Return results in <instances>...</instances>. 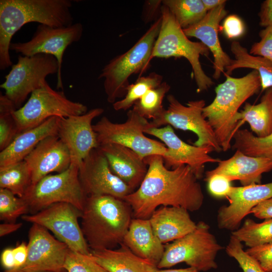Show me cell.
<instances>
[{
	"label": "cell",
	"instance_id": "50",
	"mask_svg": "<svg viewBox=\"0 0 272 272\" xmlns=\"http://www.w3.org/2000/svg\"><path fill=\"white\" fill-rule=\"evenodd\" d=\"M202 2L208 11L225 5L226 3L225 0H202Z\"/></svg>",
	"mask_w": 272,
	"mask_h": 272
},
{
	"label": "cell",
	"instance_id": "6",
	"mask_svg": "<svg viewBox=\"0 0 272 272\" xmlns=\"http://www.w3.org/2000/svg\"><path fill=\"white\" fill-rule=\"evenodd\" d=\"M160 32L153 46L149 62L154 57H184L190 64L197 85V92L207 90L214 82L204 72L200 55L208 56L210 50L202 42L190 40L167 7L162 4Z\"/></svg>",
	"mask_w": 272,
	"mask_h": 272
},
{
	"label": "cell",
	"instance_id": "48",
	"mask_svg": "<svg viewBox=\"0 0 272 272\" xmlns=\"http://www.w3.org/2000/svg\"><path fill=\"white\" fill-rule=\"evenodd\" d=\"M1 260L3 266L6 269L15 268V259L13 248H6L4 249L1 253Z\"/></svg>",
	"mask_w": 272,
	"mask_h": 272
},
{
	"label": "cell",
	"instance_id": "29",
	"mask_svg": "<svg viewBox=\"0 0 272 272\" xmlns=\"http://www.w3.org/2000/svg\"><path fill=\"white\" fill-rule=\"evenodd\" d=\"M230 48L235 59L225 69L226 75H230L239 68L251 69L259 74L262 91L272 88V62L263 57L250 54L238 41H233Z\"/></svg>",
	"mask_w": 272,
	"mask_h": 272
},
{
	"label": "cell",
	"instance_id": "2",
	"mask_svg": "<svg viewBox=\"0 0 272 272\" xmlns=\"http://www.w3.org/2000/svg\"><path fill=\"white\" fill-rule=\"evenodd\" d=\"M70 0H1L0 69L12 65L10 46L15 34L25 24L37 22L54 27L73 24Z\"/></svg>",
	"mask_w": 272,
	"mask_h": 272
},
{
	"label": "cell",
	"instance_id": "51",
	"mask_svg": "<svg viewBox=\"0 0 272 272\" xmlns=\"http://www.w3.org/2000/svg\"><path fill=\"white\" fill-rule=\"evenodd\" d=\"M154 272H200L196 269L188 267L183 268H175V269H159L157 268Z\"/></svg>",
	"mask_w": 272,
	"mask_h": 272
},
{
	"label": "cell",
	"instance_id": "7",
	"mask_svg": "<svg viewBox=\"0 0 272 272\" xmlns=\"http://www.w3.org/2000/svg\"><path fill=\"white\" fill-rule=\"evenodd\" d=\"M223 248L211 232L209 225L200 221L193 231L165 245L163 255L157 267L166 268L185 263L199 271L216 269V258Z\"/></svg>",
	"mask_w": 272,
	"mask_h": 272
},
{
	"label": "cell",
	"instance_id": "30",
	"mask_svg": "<svg viewBox=\"0 0 272 272\" xmlns=\"http://www.w3.org/2000/svg\"><path fill=\"white\" fill-rule=\"evenodd\" d=\"M232 148L252 157H263L272 162V132L261 138L247 129H238L234 134Z\"/></svg>",
	"mask_w": 272,
	"mask_h": 272
},
{
	"label": "cell",
	"instance_id": "1",
	"mask_svg": "<svg viewBox=\"0 0 272 272\" xmlns=\"http://www.w3.org/2000/svg\"><path fill=\"white\" fill-rule=\"evenodd\" d=\"M147 173L140 186L123 198L130 206L134 218L149 219L159 207L199 210L204 201L201 186L188 165L167 168L162 156L144 159Z\"/></svg>",
	"mask_w": 272,
	"mask_h": 272
},
{
	"label": "cell",
	"instance_id": "24",
	"mask_svg": "<svg viewBox=\"0 0 272 272\" xmlns=\"http://www.w3.org/2000/svg\"><path fill=\"white\" fill-rule=\"evenodd\" d=\"M149 219L154 233L163 244L183 237L196 226L189 211L180 207H160Z\"/></svg>",
	"mask_w": 272,
	"mask_h": 272
},
{
	"label": "cell",
	"instance_id": "13",
	"mask_svg": "<svg viewBox=\"0 0 272 272\" xmlns=\"http://www.w3.org/2000/svg\"><path fill=\"white\" fill-rule=\"evenodd\" d=\"M83 33V26L79 22L60 27L39 24L30 40L23 42H12L10 51L23 56L39 53L53 55L58 64L56 87L58 90H63L61 67L64 52L70 45L81 39Z\"/></svg>",
	"mask_w": 272,
	"mask_h": 272
},
{
	"label": "cell",
	"instance_id": "53",
	"mask_svg": "<svg viewBox=\"0 0 272 272\" xmlns=\"http://www.w3.org/2000/svg\"><path fill=\"white\" fill-rule=\"evenodd\" d=\"M272 272V271H271Z\"/></svg>",
	"mask_w": 272,
	"mask_h": 272
},
{
	"label": "cell",
	"instance_id": "26",
	"mask_svg": "<svg viewBox=\"0 0 272 272\" xmlns=\"http://www.w3.org/2000/svg\"><path fill=\"white\" fill-rule=\"evenodd\" d=\"M122 243L134 254L156 266L165 250V245L154 233L149 219L132 218Z\"/></svg>",
	"mask_w": 272,
	"mask_h": 272
},
{
	"label": "cell",
	"instance_id": "37",
	"mask_svg": "<svg viewBox=\"0 0 272 272\" xmlns=\"http://www.w3.org/2000/svg\"><path fill=\"white\" fill-rule=\"evenodd\" d=\"M29 213L26 200L11 191L0 188V219L7 223H15L18 218Z\"/></svg>",
	"mask_w": 272,
	"mask_h": 272
},
{
	"label": "cell",
	"instance_id": "46",
	"mask_svg": "<svg viewBox=\"0 0 272 272\" xmlns=\"http://www.w3.org/2000/svg\"><path fill=\"white\" fill-rule=\"evenodd\" d=\"M258 16L261 27L272 26V0H265L261 4Z\"/></svg>",
	"mask_w": 272,
	"mask_h": 272
},
{
	"label": "cell",
	"instance_id": "9",
	"mask_svg": "<svg viewBox=\"0 0 272 272\" xmlns=\"http://www.w3.org/2000/svg\"><path fill=\"white\" fill-rule=\"evenodd\" d=\"M79 165L71 163L65 171L46 175L31 186L22 197L30 214L59 202L71 204L82 211L87 196L79 179Z\"/></svg>",
	"mask_w": 272,
	"mask_h": 272
},
{
	"label": "cell",
	"instance_id": "27",
	"mask_svg": "<svg viewBox=\"0 0 272 272\" xmlns=\"http://www.w3.org/2000/svg\"><path fill=\"white\" fill-rule=\"evenodd\" d=\"M117 249L91 251V257L108 272H154L157 266L122 243Z\"/></svg>",
	"mask_w": 272,
	"mask_h": 272
},
{
	"label": "cell",
	"instance_id": "12",
	"mask_svg": "<svg viewBox=\"0 0 272 272\" xmlns=\"http://www.w3.org/2000/svg\"><path fill=\"white\" fill-rule=\"evenodd\" d=\"M167 98L168 109H164L157 118L150 122V128L169 125L177 129L189 130L197 137L194 146L211 147L216 152L222 151L213 128L203 115L205 100L190 101L184 106L172 94Z\"/></svg>",
	"mask_w": 272,
	"mask_h": 272
},
{
	"label": "cell",
	"instance_id": "15",
	"mask_svg": "<svg viewBox=\"0 0 272 272\" xmlns=\"http://www.w3.org/2000/svg\"><path fill=\"white\" fill-rule=\"evenodd\" d=\"M28 256L20 268L26 272H65L64 264L70 249L43 227L32 224L28 234Z\"/></svg>",
	"mask_w": 272,
	"mask_h": 272
},
{
	"label": "cell",
	"instance_id": "8",
	"mask_svg": "<svg viewBox=\"0 0 272 272\" xmlns=\"http://www.w3.org/2000/svg\"><path fill=\"white\" fill-rule=\"evenodd\" d=\"M87 109L83 103L67 98L63 91L53 90L46 82L33 91L26 103L13 115L20 134L52 117L80 115L86 113Z\"/></svg>",
	"mask_w": 272,
	"mask_h": 272
},
{
	"label": "cell",
	"instance_id": "35",
	"mask_svg": "<svg viewBox=\"0 0 272 272\" xmlns=\"http://www.w3.org/2000/svg\"><path fill=\"white\" fill-rule=\"evenodd\" d=\"M170 89V86L167 82H163L158 87L149 90L138 100L132 109L147 119L157 118L164 109L162 102Z\"/></svg>",
	"mask_w": 272,
	"mask_h": 272
},
{
	"label": "cell",
	"instance_id": "42",
	"mask_svg": "<svg viewBox=\"0 0 272 272\" xmlns=\"http://www.w3.org/2000/svg\"><path fill=\"white\" fill-rule=\"evenodd\" d=\"M246 251L265 271H272V243L248 248Z\"/></svg>",
	"mask_w": 272,
	"mask_h": 272
},
{
	"label": "cell",
	"instance_id": "32",
	"mask_svg": "<svg viewBox=\"0 0 272 272\" xmlns=\"http://www.w3.org/2000/svg\"><path fill=\"white\" fill-rule=\"evenodd\" d=\"M31 185L30 171L24 160L0 168V188L23 197Z\"/></svg>",
	"mask_w": 272,
	"mask_h": 272
},
{
	"label": "cell",
	"instance_id": "23",
	"mask_svg": "<svg viewBox=\"0 0 272 272\" xmlns=\"http://www.w3.org/2000/svg\"><path fill=\"white\" fill-rule=\"evenodd\" d=\"M98 148L111 171L134 191L138 188L148 171L144 159L132 150L117 144L103 145Z\"/></svg>",
	"mask_w": 272,
	"mask_h": 272
},
{
	"label": "cell",
	"instance_id": "14",
	"mask_svg": "<svg viewBox=\"0 0 272 272\" xmlns=\"http://www.w3.org/2000/svg\"><path fill=\"white\" fill-rule=\"evenodd\" d=\"M81 216L82 211L73 205L59 202L21 217L26 222L39 225L51 231L71 250L90 255L91 250L78 222Z\"/></svg>",
	"mask_w": 272,
	"mask_h": 272
},
{
	"label": "cell",
	"instance_id": "21",
	"mask_svg": "<svg viewBox=\"0 0 272 272\" xmlns=\"http://www.w3.org/2000/svg\"><path fill=\"white\" fill-rule=\"evenodd\" d=\"M227 14L225 5L220 6L208 11L198 23L183 29L187 37L199 39L212 53L214 70L213 77L216 80L220 78L222 73L232 60L223 49L219 38L220 23Z\"/></svg>",
	"mask_w": 272,
	"mask_h": 272
},
{
	"label": "cell",
	"instance_id": "16",
	"mask_svg": "<svg viewBox=\"0 0 272 272\" xmlns=\"http://www.w3.org/2000/svg\"><path fill=\"white\" fill-rule=\"evenodd\" d=\"M79 177L87 196L107 195L123 199L134 191L111 171L98 148L93 149L81 162Z\"/></svg>",
	"mask_w": 272,
	"mask_h": 272
},
{
	"label": "cell",
	"instance_id": "10",
	"mask_svg": "<svg viewBox=\"0 0 272 272\" xmlns=\"http://www.w3.org/2000/svg\"><path fill=\"white\" fill-rule=\"evenodd\" d=\"M127 120L124 123H114L103 116L93 125L99 146L108 144H119L132 150L143 159L154 155L163 156L167 149L165 145L144 134L146 130L150 128V122L133 109L127 112Z\"/></svg>",
	"mask_w": 272,
	"mask_h": 272
},
{
	"label": "cell",
	"instance_id": "45",
	"mask_svg": "<svg viewBox=\"0 0 272 272\" xmlns=\"http://www.w3.org/2000/svg\"><path fill=\"white\" fill-rule=\"evenodd\" d=\"M250 214L260 219L272 218V197L259 203L251 210Z\"/></svg>",
	"mask_w": 272,
	"mask_h": 272
},
{
	"label": "cell",
	"instance_id": "22",
	"mask_svg": "<svg viewBox=\"0 0 272 272\" xmlns=\"http://www.w3.org/2000/svg\"><path fill=\"white\" fill-rule=\"evenodd\" d=\"M218 164L214 169L206 172L205 178L221 174L231 181L238 180L242 186H246L260 184L262 174L272 170V162L269 159L247 156L238 150L231 158Z\"/></svg>",
	"mask_w": 272,
	"mask_h": 272
},
{
	"label": "cell",
	"instance_id": "17",
	"mask_svg": "<svg viewBox=\"0 0 272 272\" xmlns=\"http://www.w3.org/2000/svg\"><path fill=\"white\" fill-rule=\"evenodd\" d=\"M145 133L155 136L162 141L167 148L162 156L165 166L174 169L188 165L198 179L203 177L205 165L208 163H219L220 159L210 156L214 151L211 147H197L189 145L181 140L171 126L149 128Z\"/></svg>",
	"mask_w": 272,
	"mask_h": 272
},
{
	"label": "cell",
	"instance_id": "39",
	"mask_svg": "<svg viewBox=\"0 0 272 272\" xmlns=\"http://www.w3.org/2000/svg\"><path fill=\"white\" fill-rule=\"evenodd\" d=\"M65 272H108L90 255L69 250L64 264Z\"/></svg>",
	"mask_w": 272,
	"mask_h": 272
},
{
	"label": "cell",
	"instance_id": "11",
	"mask_svg": "<svg viewBox=\"0 0 272 272\" xmlns=\"http://www.w3.org/2000/svg\"><path fill=\"white\" fill-rule=\"evenodd\" d=\"M58 64L52 55L39 53L32 56L19 55L0 87L5 95L20 108L28 96L40 88L46 78L58 73Z\"/></svg>",
	"mask_w": 272,
	"mask_h": 272
},
{
	"label": "cell",
	"instance_id": "28",
	"mask_svg": "<svg viewBox=\"0 0 272 272\" xmlns=\"http://www.w3.org/2000/svg\"><path fill=\"white\" fill-rule=\"evenodd\" d=\"M239 128L247 122L251 131L258 137H265L272 132V88L265 90L260 102L252 105L246 102L238 115Z\"/></svg>",
	"mask_w": 272,
	"mask_h": 272
},
{
	"label": "cell",
	"instance_id": "44",
	"mask_svg": "<svg viewBox=\"0 0 272 272\" xmlns=\"http://www.w3.org/2000/svg\"><path fill=\"white\" fill-rule=\"evenodd\" d=\"M162 1H146L144 3L142 12V19L145 23L155 21L159 13L161 14Z\"/></svg>",
	"mask_w": 272,
	"mask_h": 272
},
{
	"label": "cell",
	"instance_id": "43",
	"mask_svg": "<svg viewBox=\"0 0 272 272\" xmlns=\"http://www.w3.org/2000/svg\"><path fill=\"white\" fill-rule=\"evenodd\" d=\"M222 29L229 39L241 36L245 31V26L240 18L236 15H231L224 20Z\"/></svg>",
	"mask_w": 272,
	"mask_h": 272
},
{
	"label": "cell",
	"instance_id": "41",
	"mask_svg": "<svg viewBox=\"0 0 272 272\" xmlns=\"http://www.w3.org/2000/svg\"><path fill=\"white\" fill-rule=\"evenodd\" d=\"M210 193L216 197H226L231 187V181L224 175L215 174L205 178Z\"/></svg>",
	"mask_w": 272,
	"mask_h": 272
},
{
	"label": "cell",
	"instance_id": "49",
	"mask_svg": "<svg viewBox=\"0 0 272 272\" xmlns=\"http://www.w3.org/2000/svg\"><path fill=\"white\" fill-rule=\"evenodd\" d=\"M22 223H7L0 225V236L1 237L17 231L22 226Z\"/></svg>",
	"mask_w": 272,
	"mask_h": 272
},
{
	"label": "cell",
	"instance_id": "3",
	"mask_svg": "<svg viewBox=\"0 0 272 272\" xmlns=\"http://www.w3.org/2000/svg\"><path fill=\"white\" fill-rule=\"evenodd\" d=\"M132 216L130 206L123 199L107 195L87 196L81 227L91 251L120 245Z\"/></svg>",
	"mask_w": 272,
	"mask_h": 272
},
{
	"label": "cell",
	"instance_id": "38",
	"mask_svg": "<svg viewBox=\"0 0 272 272\" xmlns=\"http://www.w3.org/2000/svg\"><path fill=\"white\" fill-rule=\"evenodd\" d=\"M227 254L238 263L243 272H266L243 249L242 243L231 235L225 247Z\"/></svg>",
	"mask_w": 272,
	"mask_h": 272
},
{
	"label": "cell",
	"instance_id": "33",
	"mask_svg": "<svg viewBox=\"0 0 272 272\" xmlns=\"http://www.w3.org/2000/svg\"><path fill=\"white\" fill-rule=\"evenodd\" d=\"M248 248L272 243V218L261 223L246 219L237 230L231 232Z\"/></svg>",
	"mask_w": 272,
	"mask_h": 272
},
{
	"label": "cell",
	"instance_id": "19",
	"mask_svg": "<svg viewBox=\"0 0 272 272\" xmlns=\"http://www.w3.org/2000/svg\"><path fill=\"white\" fill-rule=\"evenodd\" d=\"M226 197L229 204L218 211L217 222L221 230H237L243 219L263 201L272 197V182L242 186H232Z\"/></svg>",
	"mask_w": 272,
	"mask_h": 272
},
{
	"label": "cell",
	"instance_id": "20",
	"mask_svg": "<svg viewBox=\"0 0 272 272\" xmlns=\"http://www.w3.org/2000/svg\"><path fill=\"white\" fill-rule=\"evenodd\" d=\"M30 171L32 185L52 172H62L71 163L69 151L57 135L41 141L24 160Z\"/></svg>",
	"mask_w": 272,
	"mask_h": 272
},
{
	"label": "cell",
	"instance_id": "52",
	"mask_svg": "<svg viewBox=\"0 0 272 272\" xmlns=\"http://www.w3.org/2000/svg\"><path fill=\"white\" fill-rule=\"evenodd\" d=\"M4 272H26L20 268H14L10 269H6Z\"/></svg>",
	"mask_w": 272,
	"mask_h": 272
},
{
	"label": "cell",
	"instance_id": "18",
	"mask_svg": "<svg viewBox=\"0 0 272 272\" xmlns=\"http://www.w3.org/2000/svg\"><path fill=\"white\" fill-rule=\"evenodd\" d=\"M103 112V109L95 108L82 115L60 118L57 135L69 151L71 163L80 166L93 149L99 147L92 122Z\"/></svg>",
	"mask_w": 272,
	"mask_h": 272
},
{
	"label": "cell",
	"instance_id": "25",
	"mask_svg": "<svg viewBox=\"0 0 272 272\" xmlns=\"http://www.w3.org/2000/svg\"><path fill=\"white\" fill-rule=\"evenodd\" d=\"M61 117L53 116L39 125L25 131L0 153V168L22 161L45 138L57 135Z\"/></svg>",
	"mask_w": 272,
	"mask_h": 272
},
{
	"label": "cell",
	"instance_id": "5",
	"mask_svg": "<svg viewBox=\"0 0 272 272\" xmlns=\"http://www.w3.org/2000/svg\"><path fill=\"white\" fill-rule=\"evenodd\" d=\"M161 22V16L130 49L111 59L101 70L98 79H104L109 103L113 104L117 98L125 96L130 76L140 74L141 77L148 70Z\"/></svg>",
	"mask_w": 272,
	"mask_h": 272
},
{
	"label": "cell",
	"instance_id": "47",
	"mask_svg": "<svg viewBox=\"0 0 272 272\" xmlns=\"http://www.w3.org/2000/svg\"><path fill=\"white\" fill-rule=\"evenodd\" d=\"M13 251L15 259V268H21L26 263L28 256V246L24 242L17 245Z\"/></svg>",
	"mask_w": 272,
	"mask_h": 272
},
{
	"label": "cell",
	"instance_id": "40",
	"mask_svg": "<svg viewBox=\"0 0 272 272\" xmlns=\"http://www.w3.org/2000/svg\"><path fill=\"white\" fill-rule=\"evenodd\" d=\"M260 40L252 45L249 53L263 57L272 62V26L261 30L259 33Z\"/></svg>",
	"mask_w": 272,
	"mask_h": 272
},
{
	"label": "cell",
	"instance_id": "31",
	"mask_svg": "<svg viewBox=\"0 0 272 272\" xmlns=\"http://www.w3.org/2000/svg\"><path fill=\"white\" fill-rule=\"evenodd\" d=\"M162 4L168 8L182 29L198 23L208 12L202 0H164Z\"/></svg>",
	"mask_w": 272,
	"mask_h": 272
},
{
	"label": "cell",
	"instance_id": "4",
	"mask_svg": "<svg viewBox=\"0 0 272 272\" xmlns=\"http://www.w3.org/2000/svg\"><path fill=\"white\" fill-rule=\"evenodd\" d=\"M226 76V80L216 88L213 101L203 108L202 112L224 152L231 148L234 134L239 129V108L261 89L260 76L256 71L241 78Z\"/></svg>",
	"mask_w": 272,
	"mask_h": 272
},
{
	"label": "cell",
	"instance_id": "34",
	"mask_svg": "<svg viewBox=\"0 0 272 272\" xmlns=\"http://www.w3.org/2000/svg\"><path fill=\"white\" fill-rule=\"evenodd\" d=\"M163 76L155 72L147 76L140 77L127 87L124 98L113 104L114 110H126L141 99L149 90L159 86L163 82Z\"/></svg>",
	"mask_w": 272,
	"mask_h": 272
},
{
	"label": "cell",
	"instance_id": "36",
	"mask_svg": "<svg viewBox=\"0 0 272 272\" xmlns=\"http://www.w3.org/2000/svg\"><path fill=\"white\" fill-rule=\"evenodd\" d=\"M14 103L5 95H0V150L6 148L19 133L13 112Z\"/></svg>",
	"mask_w": 272,
	"mask_h": 272
}]
</instances>
